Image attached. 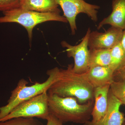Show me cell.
<instances>
[{
    "label": "cell",
    "mask_w": 125,
    "mask_h": 125,
    "mask_svg": "<svg viewBox=\"0 0 125 125\" xmlns=\"http://www.w3.org/2000/svg\"><path fill=\"white\" fill-rule=\"evenodd\" d=\"M114 71L109 66L90 67L85 72L94 88L110 85L113 81Z\"/></svg>",
    "instance_id": "cell-12"
},
{
    "label": "cell",
    "mask_w": 125,
    "mask_h": 125,
    "mask_svg": "<svg viewBox=\"0 0 125 125\" xmlns=\"http://www.w3.org/2000/svg\"><path fill=\"white\" fill-rule=\"evenodd\" d=\"M2 13L3 15L0 17V24L16 23L22 25L27 30L30 42L32 38L33 30L38 24L51 21L68 22L66 18L59 12L42 13L20 7Z\"/></svg>",
    "instance_id": "cell-4"
},
{
    "label": "cell",
    "mask_w": 125,
    "mask_h": 125,
    "mask_svg": "<svg viewBox=\"0 0 125 125\" xmlns=\"http://www.w3.org/2000/svg\"><path fill=\"white\" fill-rule=\"evenodd\" d=\"M125 79V60L114 71L113 81H118Z\"/></svg>",
    "instance_id": "cell-19"
},
{
    "label": "cell",
    "mask_w": 125,
    "mask_h": 125,
    "mask_svg": "<svg viewBox=\"0 0 125 125\" xmlns=\"http://www.w3.org/2000/svg\"><path fill=\"white\" fill-rule=\"evenodd\" d=\"M125 125V121L124 122V123H123V125Z\"/></svg>",
    "instance_id": "cell-23"
},
{
    "label": "cell",
    "mask_w": 125,
    "mask_h": 125,
    "mask_svg": "<svg viewBox=\"0 0 125 125\" xmlns=\"http://www.w3.org/2000/svg\"><path fill=\"white\" fill-rule=\"evenodd\" d=\"M110 85L94 88V105L91 114V122L95 123L101 120L105 116L108 105V94Z\"/></svg>",
    "instance_id": "cell-10"
},
{
    "label": "cell",
    "mask_w": 125,
    "mask_h": 125,
    "mask_svg": "<svg viewBox=\"0 0 125 125\" xmlns=\"http://www.w3.org/2000/svg\"><path fill=\"white\" fill-rule=\"evenodd\" d=\"M89 68L95 66H109L111 49H89Z\"/></svg>",
    "instance_id": "cell-14"
},
{
    "label": "cell",
    "mask_w": 125,
    "mask_h": 125,
    "mask_svg": "<svg viewBox=\"0 0 125 125\" xmlns=\"http://www.w3.org/2000/svg\"><path fill=\"white\" fill-rule=\"evenodd\" d=\"M123 30L111 27L104 32H91L88 46L89 49H111L120 42Z\"/></svg>",
    "instance_id": "cell-8"
},
{
    "label": "cell",
    "mask_w": 125,
    "mask_h": 125,
    "mask_svg": "<svg viewBox=\"0 0 125 125\" xmlns=\"http://www.w3.org/2000/svg\"><path fill=\"white\" fill-rule=\"evenodd\" d=\"M50 114L48 94L46 92L20 103L0 122L19 117H37L47 120Z\"/></svg>",
    "instance_id": "cell-5"
},
{
    "label": "cell",
    "mask_w": 125,
    "mask_h": 125,
    "mask_svg": "<svg viewBox=\"0 0 125 125\" xmlns=\"http://www.w3.org/2000/svg\"><path fill=\"white\" fill-rule=\"evenodd\" d=\"M91 32L90 29L88 28L81 42L78 45L73 46L64 41L61 42L62 46L66 49L67 56L73 58V70L77 73H85L89 69V51L88 48V43Z\"/></svg>",
    "instance_id": "cell-7"
},
{
    "label": "cell",
    "mask_w": 125,
    "mask_h": 125,
    "mask_svg": "<svg viewBox=\"0 0 125 125\" xmlns=\"http://www.w3.org/2000/svg\"><path fill=\"white\" fill-rule=\"evenodd\" d=\"M0 125H43L34 118L19 117L0 122Z\"/></svg>",
    "instance_id": "cell-16"
},
{
    "label": "cell",
    "mask_w": 125,
    "mask_h": 125,
    "mask_svg": "<svg viewBox=\"0 0 125 125\" xmlns=\"http://www.w3.org/2000/svg\"><path fill=\"white\" fill-rule=\"evenodd\" d=\"M60 70L58 67L48 70L47 72L48 77L46 80L42 83H36L30 86L27 85L28 81L24 79L19 81L16 87L11 91L7 104L0 107V120L8 115L20 103L48 92L58 78Z\"/></svg>",
    "instance_id": "cell-3"
},
{
    "label": "cell",
    "mask_w": 125,
    "mask_h": 125,
    "mask_svg": "<svg viewBox=\"0 0 125 125\" xmlns=\"http://www.w3.org/2000/svg\"><path fill=\"white\" fill-rule=\"evenodd\" d=\"M112 9L111 13L99 23L97 29H100L106 25L125 29V0H112Z\"/></svg>",
    "instance_id": "cell-11"
},
{
    "label": "cell",
    "mask_w": 125,
    "mask_h": 125,
    "mask_svg": "<svg viewBox=\"0 0 125 125\" xmlns=\"http://www.w3.org/2000/svg\"><path fill=\"white\" fill-rule=\"evenodd\" d=\"M73 66L71 64L65 69H60L58 78L49 88L48 94L62 97H74L79 103H86L94 99V88L86 73H75Z\"/></svg>",
    "instance_id": "cell-1"
},
{
    "label": "cell",
    "mask_w": 125,
    "mask_h": 125,
    "mask_svg": "<svg viewBox=\"0 0 125 125\" xmlns=\"http://www.w3.org/2000/svg\"><path fill=\"white\" fill-rule=\"evenodd\" d=\"M120 100L121 101V102L122 105H125V98L121 99V100Z\"/></svg>",
    "instance_id": "cell-22"
},
{
    "label": "cell",
    "mask_w": 125,
    "mask_h": 125,
    "mask_svg": "<svg viewBox=\"0 0 125 125\" xmlns=\"http://www.w3.org/2000/svg\"><path fill=\"white\" fill-rule=\"evenodd\" d=\"M110 90L119 100L125 98V79L113 81L110 84Z\"/></svg>",
    "instance_id": "cell-17"
},
{
    "label": "cell",
    "mask_w": 125,
    "mask_h": 125,
    "mask_svg": "<svg viewBox=\"0 0 125 125\" xmlns=\"http://www.w3.org/2000/svg\"><path fill=\"white\" fill-rule=\"evenodd\" d=\"M58 6L56 0H21L20 7L42 13H60Z\"/></svg>",
    "instance_id": "cell-13"
},
{
    "label": "cell",
    "mask_w": 125,
    "mask_h": 125,
    "mask_svg": "<svg viewBox=\"0 0 125 125\" xmlns=\"http://www.w3.org/2000/svg\"><path fill=\"white\" fill-rule=\"evenodd\" d=\"M21 0H0V11L2 12L20 7Z\"/></svg>",
    "instance_id": "cell-18"
},
{
    "label": "cell",
    "mask_w": 125,
    "mask_h": 125,
    "mask_svg": "<svg viewBox=\"0 0 125 125\" xmlns=\"http://www.w3.org/2000/svg\"><path fill=\"white\" fill-rule=\"evenodd\" d=\"M111 62L109 67L115 71L125 60V52L120 42L111 49Z\"/></svg>",
    "instance_id": "cell-15"
},
{
    "label": "cell",
    "mask_w": 125,
    "mask_h": 125,
    "mask_svg": "<svg viewBox=\"0 0 125 125\" xmlns=\"http://www.w3.org/2000/svg\"><path fill=\"white\" fill-rule=\"evenodd\" d=\"M64 13L63 16L69 24L72 35H74L77 30L76 19L80 13L87 15L93 21L98 20V13L100 6L86 2L84 0H56Z\"/></svg>",
    "instance_id": "cell-6"
},
{
    "label": "cell",
    "mask_w": 125,
    "mask_h": 125,
    "mask_svg": "<svg viewBox=\"0 0 125 125\" xmlns=\"http://www.w3.org/2000/svg\"><path fill=\"white\" fill-rule=\"evenodd\" d=\"M46 125H63V123L53 115L50 114L47 119Z\"/></svg>",
    "instance_id": "cell-20"
},
{
    "label": "cell",
    "mask_w": 125,
    "mask_h": 125,
    "mask_svg": "<svg viewBox=\"0 0 125 125\" xmlns=\"http://www.w3.org/2000/svg\"><path fill=\"white\" fill-rule=\"evenodd\" d=\"M122 105L121 101L113 94L109 89L107 111L105 116L96 123L88 121L85 125H122L125 121L124 114L120 111Z\"/></svg>",
    "instance_id": "cell-9"
},
{
    "label": "cell",
    "mask_w": 125,
    "mask_h": 125,
    "mask_svg": "<svg viewBox=\"0 0 125 125\" xmlns=\"http://www.w3.org/2000/svg\"><path fill=\"white\" fill-rule=\"evenodd\" d=\"M94 105V99L81 104L74 97L48 94L49 112L62 123H86L91 116Z\"/></svg>",
    "instance_id": "cell-2"
},
{
    "label": "cell",
    "mask_w": 125,
    "mask_h": 125,
    "mask_svg": "<svg viewBox=\"0 0 125 125\" xmlns=\"http://www.w3.org/2000/svg\"><path fill=\"white\" fill-rule=\"evenodd\" d=\"M121 46L125 52V29L123 30L122 37L120 42Z\"/></svg>",
    "instance_id": "cell-21"
}]
</instances>
